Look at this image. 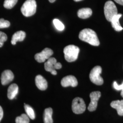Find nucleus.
Here are the masks:
<instances>
[{
  "instance_id": "aec40b11",
  "label": "nucleus",
  "mask_w": 123,
  "mask_h": 123,
  "mask_svg": "<svg viewBox=\"0 0 123 123\" xmlns=\"http://www.w3.org/2000/svg\"><path fill=\"white\" fill-rule=\"evenodd\" d=\"M16 123H29V118L27 114H23L16 119Z\"/></svg>"
},
{
  "instance_id": "5701e85b",
  "label": "nucleus",
  "mask_w": 123,
  "mask_h": 123,
  "mask_svg": "<svg viewBox=\"0 0 123 123\" xmlns=\"http://www.w3.org/2000/svg\"><path fill=\"white\" fill-rule=\"evenodd\" d=\"M7 39L6 35L2 31H0V48L2 47L3 45Z\"/></svg>"
},
{
  "instance_id": "0eeeda50",
  "label": "nucleus",
  "mask_w": 123,
  "mask_h": 123,
  "mask_svg": "<svg viewBox=\"0 0 123 123\" xmlns=\"http://www.w3.org/2000/svg\"><path fill=\"white\" fill-rule=\"evenodd\" d=\"M101 93L99 91H94L90 94L91 101L88 106V111H94L96 110L98 105V101L101 97Z\"/></svg>"
},
{
  "instance_id": "4468645a",
  "label": "nucleus",
  "mask_w": 123,
  "mask_h": 123,
  "mask_svg": "<svg viewBox=\"0 0 123 123\" xmlns=\"http://www.w3.org/2000/svg\"><path fill=\"white\" fill-rule=\"evenodd\" d=\"M122 15L121 14H118L112 18L110 22H111L112 26L115 31H122L123 29V27L121 26L119 22V18L122 17Z\"/></svg>"
},
{
  "instance_id": "7ed1b4c3",
  "label": "nucleus",
  "mask_w": 123,
  "mask_h": 123,
  "mask_svg": "<svg viewBox=\"0 0 123 123\" xmlns=\"http://www.w3.org/2000/svg\"><path fill=\"white\" fill-rule=\"evenodd\" d=\"M37 3L35 0H26L21 7L22 14L28 17L33 15L36 12Z\"/></svg>"
},
{
  "instance_id": "a878e982",
  "label": "nucleus",
  "mask_w": 123,
  "mask_h": 123,
  "mask_svg": "<svg viewBox=\"0 0 123 123\" xmlns=\"http://www.w3.org/2000/svg\"><path fill=\"white\" fill-rule=\"evenodd\" d=\"M3 111L2 107L0 106V122L3 118Z\"/></svg>"
},
{
  "instance_id": "412c9836",
  "label": "nucleus",
  "mask_w": 123,
  "mask_h": 123,
  "mask_svg": "<svg viewBox=\"0 0 123 123\" xmlns=\"http://www.w3.org/2000/svg\"><path fill=\"white\" fill-rule=\"evenodd\" d=\"M18 1V0H5L4 6L6 9H12L17 4Z\"/></svg>"
},
{
  "instance_id": "393cba45",
  "label": "nucleus",
  "mask_w": 123,
  "mask_h": 123,
  "mask_svg": "<svg viewBox=\"0 0 123 123\" xmlns=\"http://www.w3.org/2000/svg\"><path fill=\"white\" fill-rule=\"evenodd\" d=\"M113 87L115 89L117 90H123V82L121 85H119L116 81H114L113 83Z\"/></svg>"
},
{
  "instance_id": "f3484780",
  "label": "nucleus",
  "mask_w": 123,
  "mask_h": 123,
  "mask_svg": "<svg viewBox=\"0 0 123 123\" xmlns=\"http://www.w3.org/2000/svg\"><path fill=\"white\" fill-rule=\"evenodd\" d=\"M92 11L89 8H84L79 9L78 12V16L82 19H86L91 17Z\"/></svg>"
},
{
  "instance_id": "6ab92c4d",
  "label": "nucleus",
  "mask_w": 123,
  "mask_h": 123,
  "mask_svg": "<svg viewBox=\"0 0 123 123\" xmlns=\"http://www.w3.org/2000/svg\"><path fill=\"white\" fill-rule=\"evenodd\" d=\"M24 108L26 114L29 118L31 119H34L35 118V114L33 109L30 106L25 104L24 105Z\"/></svg>"
},
{
  "instance_id": "f8f14e48",
  "label": "nucleus",
  "mask_w": 123,
  "mask_h": 123,
  "mask_svg": "<svg viewBox=\"0 0 123 123\" xmlns=\"http://www.w3.org/2000/svg\"><path fill=\"white\" fill-rule=\"evenodd\" d=\"M57 62V60L54 57H50L44 64L45 70L51 73L56 69V65Z\"/></svg>"
},
{
  "instance_id": "20e7f679",
  "label": "nucleus",
  "mask_w": 123,
  "mask_h": 123,
  "mask_svg": "<svg viewBox=\"0 0 123 123\" xmlns=\"http://www.w3.org/2000/svg\"><path fill=\"white\" fill-rule=\"evenodd\" d=\"M104 13L106 19L110 22L112 18L118 14L117 7L113 1L109 0L106 2L104 6Z\"/></svg>"
},
{
  "instance_id": "423d86ee",
  "label": "nucleus",
  "mask_w": 123,
  "mask_h": 123,
  "mask_svg": "<svg viewBox=\"0 0 123 123\" xmlns=\"http://www.w3.org/2000/svg\"><path fill=\"white\" fill-rule=\"evenodd\" d=\"M72 109L73 112L76 114H81L86 110V105L83 99L76 97L72 102Z\"/></svg>"
},
{
  "instance_id": "dca6fc26",
  "label": "nucleus",
  "mask_w": 123,
  "mask_h": 123,
  "mask_svg": "<svg viewBox=\"0 0 123 123\" xmlns=\"http://www.w3.org/2000/svg\"><path fill=\"white\" fill-rule=\"evenodd\" d=\"M18 92V85L15 84H11L8 88L7 91V97L9 99H13Z\"/></svg>"
},
{
  "instance_id": "a211bd4d",
  "label": "nucleus",
  "mask_w": 123,
  "mask_h": 123,
  "mask_svg": "<svg viewBox=\"0 0 123 123\" xmlns=\"http://www.w3.org/2000/svg\"><path fill=\"white\" fill-rule=\"evenodd\" d=\"M52 114L53 110L51 108H47L45 110L43 114L44 123H53Z\"/></svg>"
},
{
  "instance_id": "b1692460",
  "label": "nucleus",
  "mask_w": 123,
  "mask_h": 123,
  "mask_svg": "<svg viewBox=\"0 0 123 123\" xmlns=\"http://www.w3.org/2000/svg\"><path fill=\"white\" fill-rule=\"evenodd\" d=\"M10 26V22L4 19H0V28H7Z\"/></svg>"
},
{
  "instance_id": "bb28decb",
  "label": "nucleus",
  "mask_w": 123,
  "mask_h": 123,
  "mask_svg": "<svg viewBox=\"0 0 123 123\" xmlns=\"http://www.w3.org/2000/svg\"><path fill=\"white\" fill-rule=\"evenodd\" d=\"M114 0L119 4L123 6V0Z\"/></svg>"
},
{
  "instance_id": "4be33fe9",
  "label": "nucleus",
  "mask_w": 123,
  "mask_h": 123,
  "mask_svg": "<svg viewBox=\"0 0 123 123\" xmlns=\"http://www.w3.org/2000/svg\"><path fill=\"white\" fill-rule=\"evenodd\" d=\"M53 23L56 28L59 31H63L64 29L65 26L62 22L57 19H54L53 20Z\"/></svg>"
},
{
  "instance_id": "cd10ccee",
  "label": "nucleus",
  "mask_w": 123,
  "mask_h": 123,
  "mask_svg": "<svg viewBox=\"0 0 123 123\" xmlns=\"http://www.w3.org/2000/svg\"><path fill=\"white\" fill-rule=\"evenodd\" d=\"M49 2H50L51 3H53V2H54L56 0H49Z\"/></svg>"
},
{
  "instance_id": "9b49d317",
  "label": "nucleus",
  "mask_w": 123,
  "mask_h": 123,
  "mask_svg": "<svg viewBox=\"0 0 123 123\" xmlns=\"http://www.w3.org/2000/svg\"><path fill=\"white\" fill-rule=\"evenodd\" d=\"M35 83L37 87L41 90H45L48 88V82L42 75H38L36 77Z\"/></svg>"
},
{
  "instance_id": "2eb2a0df",
  "label": "nucleus",
  "mask_w": 123,
  "mask_h": 123,
  "mask_svg": "<svg viewBox=\"0 0 123 123\" xmlns=\"http://www.w3.org/2000/svg\"><path fill=\"white\" fill-rule=\"evenodd\" d=\"M110 106L116 110L119 116H123V100L112 101L110 104Z\"/></svg>"
},
{
  "instance_id": "39448f33",
  "label": "nucleus",
  "mask_w": 123,
  "mask_h": 123,
  "mask_svg": "<svg viewBox=\"0 0 123 123\" xmlns=\"http://www.w3.org/2000/svg\"><path fill=\"white\" fill-rule=\"evenodd\" d=\"M102 68L100 66L94 67L89 74V78L91 81L97 85H101L104 83V80L100 76L102 73Z\"/></svg>"
},
{
  "instance_id": "f03ea898",
  "label": "nucleus",
  "mask_w": 123,
  "mask_h": 123,
  "mask_svg": "<svg viewBox=\"0 0 123 123\" xmlns=\"http://www.w3.org/2000/svg\"><path fill=\"white\" fill-rule=\"evenodd\" d=\"M79 49L76 46L69 45L63 49L64 57L66 61L68 62H73L76 61L79 53Z\"/></svg>"
},
{
  "instance_id": "c85d7f7f",
  "label": "nucleus",
  "mask_w": 123,
  "mask_h": 123,
  "mask_svg": "<svg viewBox=\"0 0 123 123\" xmlns=\"http://www.w3.org/2000/svg\"><path fill=\"white\" fill-rule=\"evenodd\" d=\"M121 96L123 98V90L121 91Z\"/></svg>"
},
{
  "instance_id": "6e6552de",
  "label": "nucleus",
  "mask_w": 123,
  "mask_h": 123,
  "mask_svg": "<svg viewBox=\"0 0 123 123\" xmlns=\"http://www.w3.org/2000/svg\"><path fill=\"white\" fill-rule=\"evenodd\" d=\"M53 54V52L51 49L45 48L41 53H37L34 57L37 61L41 63L49 59Z\"/></svg>"
},
{
  "instance_id": "9d476101",
  "label": "nucleus",
  "mask_w": 123,
  "mask_h": 123,
  "mask_svg": "<svg viewBox=\"0 0 123 123\" xmlns=\"http://www.w3.org/2000/svg\"><path fill=\"white\" fill-rule=\"evenodd\" d=\"M1 83L3 85H6L11 82L14 79L13 73L10 70H5L1 74Z\"/></svg>"
},
{
  "instance_id": "c756f323",
  "label": "nucleus",
  "mask_w": 123,
  "mask_h": 123,
  "mask_svg": "<svg viewBox=\"0 0 123 123\" xmlns=\"http://www.w3.org/2000/svg\"><path fill=\"white\" fill-rule=\"evenodd\" d=\"M74 0L75 1L77 2V1H81V0Z\"/></svg>"
},
{
  "instance_id": "f257e3e1",
  "label": "nucleus",
  "mask_w": 123,
  "mask_h": 123,
  "mask_svg": "<svg viewBox=\"0 0 123 123\" xmlns=\"http://www.w3.org/2000/svg\"><path fill=\"white\" fill-rule=\"evenodd\" d=\"M79 38L81 40L92 46H98L100 44L96 32L89 28L84 29L81 31L79 33Z\"/></svg>"
},
{
  "instance_id": "1a4fd4ad",
  "label": "nucleus",
  "mask_w": 123,
  "mask_h": 123,
  "mask_svg": "<svg viewBox=\"0 0 123 123\" xmlns=\"http://www.w3.org/2000/svg\"><path fill=\"white\" fill-rule=\"evenodd\" d=\"M62 86L63 87L71 86L75 87L78 85V82L77 79L74 76L68 75L64 77L61 82Z\"/></svg>"
},
{
  "instance_id": "ddd939ff",
  "label": "nucleus",
  "mask_w": 123,
  "mask_h": 123,
  "mask_svg": "<svg viewBox=\"0 0 123 123\" xmlns=\"http://www.w3.org/2000/svg\"><path fill=\"white\" fill-rule=\"evenodd\" d=\"M26 37V33L24 31H18L13 34L11 40V43L15 45L18 41L22 42Z\"/></svg>"
}]
</instances>
